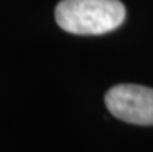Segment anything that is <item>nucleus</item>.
I'll return each instance as SVG.
<instances>
[{"label":"nucleus","mask_w":153,"mask_h":152,"mask_svg":"<svg viewBox=\"0 0 153 152\" xmlns=\"http://www.w3.org/2000/svg\"><path fill=\"white\" fill-rule=\"evenodd\" d=\"M56 22L73 34H105L125 19L119 0H62L56 6Z\"/></svg>","instance_id":"1"},{"label":"nucleus","mask_w":153,"mask_h":152,"mask_svg":"<svg viewBox=\"0 0 153 152\" xmlns=\"http://www.w3.org/2000/svg\"><path fill=\"white\" fill-rule=\"evenodd\" d=\"M105 104L116 118L139 126H153V88L119 84L105 95Z\"/></svg>","instance_id":"2"}]
</instances>
